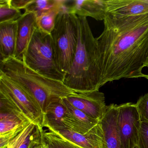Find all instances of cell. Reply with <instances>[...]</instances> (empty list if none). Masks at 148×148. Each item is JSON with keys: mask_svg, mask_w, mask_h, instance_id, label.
<instances>
[{"mask_svg": "<svg viewBox=\"0 0 148 148\" xmlns=\"http://www.w3.org/2000/svg\"><path fill=\"white\" fill-rule=\"evenodd\" d=\"M97 38L102 86L122 78L146 77L143 68L148 57V13L131 17L107 14Z\"/></svg>", "mask_w": 148, "mask_h": 148, "instance_id": "6da1fadb", "label": "cell"}, {"mask_svg": "<svg viewBox=\"0 0 148 148\" xmlns=\"http://www.w3.org/2000/svg\"><path fill=\"white\" fill-rule=\"evenodd\" d=\"M77 50L64 83L74 92L99 90L102 86V74L98 42L87 18L77 16Z\"/></svg>", "mask_w": 148, "mask_h": 148, "instance_id": "7a4b0ae2", "label": "cell"}, {"mask_svg": "<svg viewBox=\"0 0 148 148\" xmlns=\"http://www.w3.org/2000/svg\"><path fill=\"white\" fill-rule=\"evenodd\" d=\"M0 72L29 92L37 100L44 114L53 101L74 92L64 82L49 78L34 71L22 59L11 58L1 61Z\"/></svg>", "mask_w": 148, "mask_h": 148, "instance_id": "3957f363", "label": "cell"}, {"mask_svg": "<svg viewBox=\"0 0 148 148\" xmlns=\"http://www.w3.org/2000/svg\"><path fill=\"white\" fill-rule=\"evenodd\" d=\"M67 3L59 14L51 34L56 63L65 76L72 64L78 38L77 16L69 12Z\"/></svg>", "mask_w": 148, "mask_h": 148, "instance_id": "277c9868", "label": "cell"}, {"mask_svg": "<svg viewBox=\"0 0 148 148\" xmlns=\"http://www.w3.org/2000/svg\"><path fill=\"white\" fill-rule=\"evenodd\" d=\"M22 59L28 67L40 74L64 82L65 76L57 65L51 35L37 29Z\"/></svg>", "mask_w": 148, "mask_h": 148, "instance_id": "5b68a950", "label": "cell"}, {"mask_svg": "<svg viewBox=\"0 0 148 148\" xmlns=\"http://www.w3.org/2000/svg\"><path fill=\"white\" fill-rule=\"evenodd\" d=\"M0 104L22 113L39 128H44V113L37 100L27 91L1 72Z\"/></svg>", "mask_w": 148, "mask_h": 148, "instance_id": "8992f818", "label": "cell"}, {"mask_svg": "<svg viewBox=\"0 0 148 148\" xmlns=\"http://www.w3.org/2000/svg\"><path fill=\"white\" fill-rule=\"evenodd\" d=\"M118 128L122 148H135L138 143L141 122L136 104L118 105Z\"/></svg>", "mask_w": 148, "mask_h": 148, "instance_id": "52a82bcc", "label": "cell"}, {"mask_svg": "<svg viewBox=\"0 0 148 148\" xmlns=\"http://www.w3.org/2000/svg\"><path fill=\"white\" fill-rule=\"evenodd\" d=\"M65 98L72 105L89 116L100 121L106 112L104 94L99 90L74 92Z\"/></svg>", "mask_w": 148, "mask_h": 148, "instance_id": "ba28073f", "label": "cell"}, {"mask_svg": "<svg viewBox=\"0 0 148 148\" xmlns=\"http://www.w3.org/2000/svg\"><path fill=\"white\" fill-rule=\"evenodd\" d=\"M54 131L82 148H106L100 122L86 134H80L67 129Z\"/></svg>", "mask_w": 148, "mask_h": 148, "instance_id": "9c48e42d", "label": "cell"}, {"mask_svg": "<svg viewBox=\"0 0 148 148\" xmlns=\"http://www.w3.org/2000/svg\"><path fill=\"white\" fill-rule=\"evenodd\" d=\"M62 100L66 109V113L63 121L66 129L85 134L90 132L100 122L75 108L65 97L62 98Z\"/></svg>", "mask_w": 148, "mask_h": 148, "instance_id": "30bf717a", "label": "cell"}, {"mask_svg": "<svg viewBox=\"0 0 148 148\" xmlns=\"http://www.w3.org/2000/svg\"><path fill=\"white\" fill-rule=\"evenodd\" d=\"M37 17L34 13H24L17 21V47L14 58L22 59L35 31Z\"/></svg>", "mask_w": 148, "mask_h": 148, "instance_id": "8fae6325", "label": "cell"}, {"mask_svg": "<svg viewBox=\"0 0 148 148\" xmlns=\"http://www.w3.org/2000/svg\"><path fill=\"white\" fill-rule=\"evenodd\" d=\"M67 5L71 13L78 17H90L98 21H104L107 14V1L76 0Z\"/></svg>", "mask_w": 148, "mask_h": 148, "instance_id": "7c38bea8", "label": "cell"}, {"mask_svg": "<svg viewBox=\"0 0 148 148\" xmlns=\"http://www.w3.org/2000/svg\"><path fill=\"white\" fill-rule=\"evenodd\" d=\"M118 105L108 106L106 112L100 121L104 134L106 148H122L118 128Z\"/></svg>", "mask_w": 148, "mask_h": 148, "instance_id": "4fadbf2b", "label": "cell"}, {"mask_svg": "<svg viewBox=\"0 0 148 148\" xmlns=\"http://www.w3.org/2000/svg\"><path fill=\"white\" fill-rule=\"evenodd\" d=\"M107 13L131 17L148 13V0H109Z\"/></svg>", "mask_w": 148, "mask_h": 148, "instance_id": "5bb4252c", "label": "cell"}, {"mask_svg": "<svg viewBox=\"0 0 148 148\" xmlns=\"http://www.w3.org/2000/svg\"><path fill=\"white\" fill-rule=\"evenodd\" d=\"M31 123L21 112L0 104V135L23 130Z\"/></svg>", "mask_w": 148, "mask_h": 148, "instance_id": "9a60e30c", "label": "cell"}, {"mask_svg": "<svg viewBox=\"0 0 148 148\" xmlns=\"http://www.w3.org/2000/svg\"><path fill=\"white\" fill-rule=\"evenodd\" d=\"M18 21V20H17ZM0 25V60L14 58L17 47L18 22Z\"/></svg>", "mask_w": 148, "mask_h": 148, "instance_id": "2e32d148", "label": "cell"}, {"mask_svg": "<svg viewBox=\"0 0 148 148\" xmlns=\"http://www.w3.org/2000/svg\"><path fill=\"white\" fill-rule=\"evenodd\" d=\"M66 113V109L62 98L53 101L44 113L43 127L54 131L66 129L63 122Z\"/></svg>", "mask_w": 148, "mask_h": 148, "instance_id": "e0dca14e", "label": "cell"}, {"mask_svg": "<svg viewBox=\"0 0 148 148\" xmlns=\"http://www.w3.org/2000/svg\"><path fill=\"white\" fill-rule=\"evenodd\" d=\"M67 1L63 0L61 4L37 17L36 24L38 30L42 33L51 35L55 27L57 18Z\"/></svg>", "mask_w": 148, "mask_h": 148, "instance_id": "ac0fdd59", "label": "cell"}, {"mask_svg": "<svg viewBox=\"0 0 148 148\" xmlns=\"http://www.w3.org/2000/svg\"><path fill=\"white\" fill-rule=\"evenodd\" d=\"M40 132L41 142L47 148H82L53 130L40 128Z\"/></svg>", "mask_w": 148, "mask_h": 148, "instance_id": "d6986e66", "label": "cell"}, {"mask_svg": "<svg viewBox=\"0 0 148 148\" xmlns=\"http://www.w3.org/2000/svg\"><path fill=\"white\" fill-rule=\"evenodd\" d=\"M19 10L11 4V0H0V25L17 21L22 16Z\"/></svg>", "mask_w": 148, "mask_h": 148, "instance_id": "ffe728a7", "label": "cell"}, {"mask_svg": "<svg viewBox=\"0 0 148 148\" xmlns=\"http://www.w3.org/2000/svg\"><path fill=\"white\" fill-rule=\"evenodd\" d=\"M63 1V0H32L25 9V12L34 13L37 18L61 4Z\"/></svg>", "mask_w": 148, "mask_h": 148, "instance_id": "44dd1931", "label": "cell"}, {"mask_svg": "<svg viewBox=\"0 0 148 148\" xmlns=\"http://www.w3.org/2000/svg\"><path fill=\"white\" fill-rule=\"evenodd\" d=\"M136 104L141 122L148 123V92L140 97Z\"/></svg>", "mask_w": 148, "mask_h": 148, "instance_id": "7402d4cb", "label": "cell"}, {"mask_svg": "<svg viewBox=\"0 0 148 148\" xmlns=\"http://www.w3.org/2000/svg\"><path fill=\"white\" fill-rule=\"evenodd\" d=\"M137 146L138 148H148V123L142 122Z\"/></svg>", "mask_w": 148, "mask_h": 148, "instance_id": "603a6c76", "label": "cell"}, {"mask_svg": "<svg viewBox=\"0 0 148 148\" xmlns=\"http://www.w3.org/2000/svg\"><path fill=\"white\" fill-rule=\"evenodd\" d=\"M40 128L37 126L36 129L29 135L18 148H30L34 142L40 138Z\"/></svg>", "mask_w": 148, "mask_h": 148, "instance_id": "cb8c5ba5", "label": "cell"}, {"mask_svg": "<svg viewBox=\"0 0 148 148\" xmlns=\"http://www.w3.org/2000/svg\"><path fill=\"white\" fill-rule=\"evenodd\" d=\"M32 1V0H11V4L14 8L20 10L25 9Z\"/></svg>", "mask_w": 148, "mask_h": 148, "instance_id": "d4e9b609", "label": "cell"}, {"mask_svg": "<svg viewBox=\"0 0 148 148\" xmlns=\"http://www.w3.org/2000/svg\"><path fill=\"white\" fill-rule=\"evenodd\" d=\"M41 145V139L40 137L39 139L36 140L34 143L31 145L30 148H40Z\"/></svg>", "mask_w": 148, "mask_h": 148, "instance_id": "484cf974", "label": "cell"}, {"mask_svg": "<svg viewBox=\"0 0 148 148\" xmlns=\"http://www.w3.org/2000/svg\"><path fill=\"white\" fill-rule=\"evenodd\" d=\"M41 139V138H40ZM40 148H47V147L45 145V144H44L43 143H42V142H41V147H40Z\"/></svg>", "mask_w": 148, "mask_h": 148, "instance_id": "4316f807", "label": "cell"}, {"mask_svg": "<svg viewBox=\"0 0 148 148\" xmlns=\"http://www.w3.org/2000/svg\"><path fill=\"white\" fill-rule=\"evenodd\" d=\"M144 67H146L148 68V57L147 60H146V62H145V64Z\"/></svg>", "mask_w": 148, "mask_h": 148, "instance_id": "83f0119b", "label": "cell"}, {"mask_svg": "<svg viewBox=\"0 0 148 148\" xmlns=\"http://www.w3.org/2000/svg\"><path fill=\"white\" fill-rule=\"evenodd\" d=\"M7 148H13L12 145L8 144V145L7 146Z\"/></svg>", "mask_w": 148, "mask_h": 148, "instance_id": "f1b7e54d", "label": "cell"}, {"mask_svg": "<svg viewBox=\"0 0 148 148\" xmlns=\"http://www.w3.org/2000/svg\"><path fill=\"white\" fill-rule=\"evenodd\" d=\"M145 78L147 79L148 80V75H146V77H145Z\"/></svg>", "mask_w": 148, "mask_h": 148, "instance_id": "f546056e", "label": "cell"}, {"mask_svg": "<svg viewBox=\"0 0 148 148\" xmlns=\"http://www.w3.org/2000/svg\"><path fill=\"white\" fill-rule=\"evenodd\" d=\"M135 148H138V146H136V147H135Z\"/></svg>", "mask_w": 148, "mask_h": 148, "instance_id": "4dcf8cb0", "label": "cell"}]
</instances>
